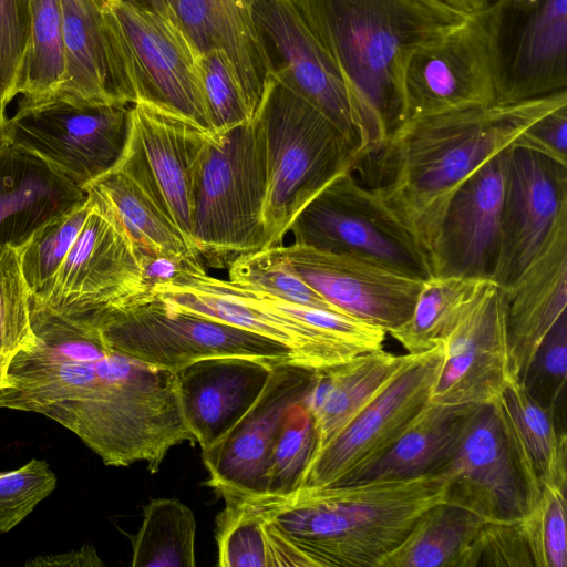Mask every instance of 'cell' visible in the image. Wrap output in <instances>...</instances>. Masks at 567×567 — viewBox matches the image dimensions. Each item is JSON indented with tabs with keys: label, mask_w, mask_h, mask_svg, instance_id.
I'll use <instances>...</instances> for the list:
<instances>
[{
	"label": "cell",
	"mask_w": 567,
	"mask_h": 567,
	"mask_svg": "<svg viewBox=\"0 0 567 567\" xmlns=\"http://www.w3.org/2000/svg\"><path fill=\"white\" fill-rule=\"evenodd\" d=\"M484 280L431 277L423 284L411 317L389 333L408 353L431 349L456 326Z\"/></svg>",
	"instance_id": "cell-34"
},
{
	"label": "cell",
	"mask_w": 567,
	"mask_h": 567,
	"mask_svg": "<svg viewBox=\"0 0 567 567\" xmlns=\"http://www.w3.org/2000/svg\"><path fill=\"white\" fill-rule=\"evenodd\" d=\"M132 104H78L60 97L20 103L8 118L9 145L84 189L113 171L127 144Z\"/></svg>",
	"instance_id": "cell-11"
},
{
	"label": "cell",
	"mask_w": 567,
	"mask_h": 567,
	"mask_svg": "<svg viewBox=\"0 0 567 567\" xmlns=\"http://www.w3.org/2000/svg\"><path fill=\"white\" fill-rule=\"evenodd\" d=\"M198 71L214 135L254 117L255 111L224 53L216 50L200 53Z\"/></svg>",
	"instance_id": "cell-43"
},
{
	"label": "cell",
	"mask_w": 567,
	"mask_h": 567,
	"mask_svg": "<svg viewBox=\"0 0 567 567\" xmlns=\"http://www.w3.org/2000/svg\"><path fill=\"white\" fill-rule=\"evenodd\" d=\"M488 16L497 104L567 90V0H499Z\"/></svg>",
	"instance_id": "cell-14"
},
{
	"label": "cell",
	"mask_w": 567,
	"mask_h": 567,
	"mask_svg": "<svg viewBox=\"0 0 567 567\" xmlns=\"http://www.w3.org/2000/svg\"><path fill=\"white\" fill-rule=\"evenodd\" d=\"M441 342L443 361L430 401L442 404L493 403L513 382L505 288L492 279L484 280L456 326Z\"/></svg>",
	"instance_id": "cell-19"
},
{
	"label": "cell",
	"mask_w": 567,
	"mask_h": 567,
	"mask_svg": "<svg viewBox=\"0 0 567 567\" xmlns=\"http://www.w3.org/2000/svg\"><path fill=\"white\" fill-rule=\"evenodd\" d=\"M405 121L496 103L488 9L420 48L403 74Z\"/></svg>",
	"instance_id": "cell-16"
},
{
	"label": "cell",
	"mask_w": 567,
	"mask_h": 567,
	"mask_svg": "<svg viewBox=\"0 0 567 567\" xmlns=\"http://www.w3.org/2000/svg\"><path fill=\"white\" fill-rule=\"evenodd\" d=\"M8 364L9 360L0 357V390L3 388L6 382Z\"/></svg>",
	"instance_id": "cell-54"
},
{
	"label": "cell",
	"mask_w": 567,
	"mask_h": 567,
	"mask_svg": "<svg viewBox=\"0 0 567 567\" xmlns=\"http://www.w3.org/2000/svg\"><path fill=\"white\" fill-rule=\"evenodd\" d=\"M31 291L19 250L0 247V357L10 359L34 341L30 310Z\"/></svg>",
	"instance_id": "cell-42"
},
{
	"label": "cell",
	"mask_w": 567,
	"mask_h": 567,
	"mask_svg": "<svg viewBox=\"0 0 567 567\" xmlns=\"http://www.w3.org/2000/svg\"><path fill=\"white\" fill-rule=\"evenodd\" d=\"M105 33L125 104H144L214 135L198 54L174 17L122 0H101Z\"/></svg>",
	"instance_id": "cell-6"
},
{
	"label": "cell",
	"mask_w": 567,
	"mask_h": 567,
	"mask_svg": "<svg viewBox=\"0 0 567 567\" xmlns=\"http://www.w3.org/2000/svg\"><path fill=\"white\" fill-rule=\"evenodd\" d=\"M446 6L456 9L465 13H472L475 11L472 0H440Z\"/></svg>",
	"instance_id": "cell-51"
},
{
	"label": "cell",
	"mask_w": 567,
	"mask_h": 567,
	"mask_svg": "<svg viewBox=\"0 0 567 567\" xmlns=\"http://www.w3.org/2000/svg\"><path fill=\"white\" fill-rule=\"evenodd\" d=\"M266 166L254 117L212 135L199 169L192 241L200 259L227 268L266 246Z\"/></svg>",
	"instance_id": "cell-7"
},
{
	"label": "cell",
	"mask_w": 567,
	"mask_h": 567,
	"mask_svg": "<svg viewBox=\"0 0 567 567\" xmlns=\"http://www.w3.org/2000/svg\"><path fill=\"white\" fill-rule=\"evenodd\" d=\"M277 363L282 362L219 355L175 371L183 414L202 451L220 441L247 413Z\"/></svg>",
	"instance_id": "cell-24"
},
{
	"label": "cell",
	"mask_w": 567,
	"mask_h": 567,
	"mask_svg": "<svg viewBox=\"0 0 567 567\" xmlns=\"http://www.w3.org/2000/svg\"><path fill=\"white\" fill-rule=\"evenodd\" d=\"M225 508L217 517L218 565L270 567L262 519L235 494L220 492Z\"/></svg>",
	"instance_id": "cell-40"
},
{
	"label": "cell",
	"mask_w": 567,
	"mask_h": 567,
	"mask_svg": "<svg viewBox=\"0 0 567 567\" xmlns=\"http://www.w3.org/2000/svg\"><path fill=\"white\" fill-rule=\"evenodd\" d=\"M310 29L377 116L385 138L405 122L411 54L470 13L440 0H296Z\"/></svg>",
	"instance_id": "cell-4"
},
{
	"label": "cell",
	"mask_w": 567,
	"mask_h": 567,
	"mask_svg": "<svg viewBox=\"0 0 567 567\" xmlns=\"http://www.w3.org/2000/svg\"><path fill=\"white\" fill-rule=\"evenodd\" d=\"M196 520L177 498H153L132 540L133 567H194Z\"/></svg>",
	"instance_id": "cell-36"
},
{
	"label": "cell",
	"mask_w": 567,
	"mask_h": 567,
	"mask_svg": "<svg viewBox=\"0 0 567 567\" xmlns=\"http://www.w3.org/2000/svg\"><path fill=\"white\" fill-rule=\"evenodd\" d=\"M567 104V90L514 104H493L414 117L364 156L355 172L427 256L446 207L465 179L537 120Z\"/></svg>",
	"instance_id": "cell-2"
},
{
	"label": "cell",
	"mask_w": 567,
	"mask_h": 567,
	"mask_svg": "<svg viewBox=\"0 0 567 567\" xmlns=\"http://www.w3.org/2000/svg\"><path fill=\"white\" fill-rule=\"evenodd\" d=\"M512 380L519 382L567 306V218L519 277L505 288Z\"/></svg>",
	"instance_id": "cell-25"
},
{
	"label": "cell",
	"mask_w": 567,
	"mask_h": 567,
	"mask_svg": "<svg viewBox=\"0 0 567 567\" xmlns=\"http://www.w3.org/2000/svg\"><path fill=\"white\" fill-rule=\"evenodd\" d=\"M474 4V9L476 10H485L493 7L499 0H472Z\"/></svg>",
	"instance_id": "cell-53"
},
{
	"label": "cell",
	"mask_w": 567,
	"mask_h": 567,
	"mask_svg": "<svg viewBox=\"0 0 567 567\" xmlns=\"http://www.w3.org/2000/svg\"><path fill=\"white\" fill-rule=\"evenodd\" d=\"M34 341L9 361L0 409L44 415L109 466L145 462L195 442L175 372L109 347L89 323L30 302Z\"/></svg>",
	"instance_id": "cell-1"
},
{
	"label": "cell",
	"mask_w": 567,
	"mask_h": 567,
	"mask_svg": "<svg viewBox=\"0 0 567 567\" xmlns=\"http://www.w3.org/2000/svg\"><path fill=\"white\" fill-rule=\"evenodd\" d=\"M85 197L39 157L8 144L0 153V247L19 248Z\"/></svg>",
	"instance_id": "cell-27"
},
{
	"label": "cell",
	"mask_w": 567,
	"mask_h": 567,
	"mask_svg": "<svg viewBox=\"0 0 567 567\" xmlns=\"http://www.w3.org/2000/svg\"><path fill=\"white\" fill-rule=\"evenodd\" d=\"M233 286L288 302L337 311L293 270L284 245L264 247L237 257L227 267Z\"/></svg>",
	"instance_id": "cell-37"
},
{
	"label": "cell",
	"mask_w": 567,
	"mask_h": 567,
	"mask_svg": "<svg viewBox=\"0 0 567 567\" xmlns=\"http://www.w3.org/2000/svg\"><path fill=\"white\" fill-rule=\"evenodd\" d=\"M567 380V313L563 315L539 346L518 382L540 406L549 411L565 431Z\"/></svg>",
	"instance_id": "cell-41"
},
{
	"label": "cell",
	"mask_w": 567,
	"mask_h": 567,
	"mask_svg": "<svg viewBox=\"0 0 567 567\" xmlns=\"http://www.w3.org/2000/svg\"><path fill=\"white\" fill-rule=\"evenodd\" d=\"M442 473L300 488L277 496L234 493L268 522L302 567H379L430 507L445 501Z\"/></svg>",
	"instance_id": "cell-3"
},
{
	"label": "cell",
	"mask_w": 567,
	"mask_h": 567,
	"mask_svg": "<svg viewBox=\"0 0 567 567\" xmlns=\"http://www.w3.org/2000/svg\"><path fill=\"white\" fill-rule=\"evenodd\" d=\"M255 1L172 0V11L198 55L213 50L226 55L256 113L269 73L254 22Z\"/></svg>",
	"instance_id": "cell-26"
},
{
	"label": "cell",
	"mask_w": 567,
	"mask_h": 567,
	"mask_svg": "<svg viewBox=\"0 0 567 567\" xmlns=\"http://www.w3.org/2000/svg\"><path fill=\"white\" fill-rule=\"evenodd\" d=\"M266 166V246L282 245L298 213L337 177L355 172L361 148L317 109L269 75L254 115Z\"/></svg>",
	"instance_id": "cell-5"
},
{
	"label": "cell",
	"mask_w": 567,
	"mask_h": 567,
	"mask_svg": "<svg viewBox=\"0 0 567 567\" xmlns=\"http://www.w3.org/2000/svg\"><path fill=\"white\" fill-rule=\"evenodd\" d=\"M55 485V474L42 460L32 458L19 468L0 472V533L21 523Z\"/></svg>",
	"instance_id": "cell-45"
},
{
	"label": "cell",
	"mask_w": 567,
	"mask_h": 567,
	"mask_svg": "<svg viewBox=\"0 0 567 567\" xmlns=\"http://www.w3.org/2000/svg\"><path fill=\"white\" fill-rule=\"evenodd\" d=\"M317 369L299 362L274 365L260 395L215 445L202 451L207 485L245 495L265 494L270 452L288 410L302 402Z\"/></svg>",
	"instance_id": "cell-20"
},
{
	"label": "cell",
	"mask_w": 567,
	"mask_h": 567,
	"mask_svg": "<svg viewBox=\"0 0 567 567\" xmlns=\"http://www.w3.org/2000/svg\"><path fill=\"white\" fill-rule=\"evenodd\" d=\"M517 141L567 164V104L537 120Z\"/></svg>",
	"instance_id": "cell-48"
},
{
	"label": "cell",
	"mask_w": 567,
	"mask_h": 567,
	"mask_svg": "<svg viewBox=\"0 0 567 567\" xmlns=\"http://www.w3.org/2000/svg\"><path fill=\"white\" fill-rule=\"evenodd\" d=\"M484 522L465 508L441 502L422 514L379 567H465Z\"/></svg>",
	"instance_id": "cell-33"
},
{
	"label": "cell",
	"mask_w": 567,
	"mask_h": 567,
	"mask_svg": "<svg viewBox=\"0 0 567 567\" xmlns=\"http://www.w3.org/2000/svg\"><path fill=\"white\" fill-rule=\"evenodd\" d=\"M520 525L534 567H566V492L544 486Z\"/></svg>",
	"instance_id": "cell-44"
},
{
	"label": "cell",
	"mask_w": 567,
	"mask_h": 567,
	"mask_svg": "<svg viewBox=\"0 0 567 567\" xmlns=\"http://www.w3.org/2000/svg\"><path fill=\"white\" fill-rule=\"evenodd\" d=\"M409 357L410 353L395 355L381 348L316 370L312 385L302 400L315 422L316 453L380 391Z\"/></svg>",
	"instance_id": "cell-31"
},
{
	"label": "cell",
	"mask_w": 567,
	"mask_h": 567,
	"mask_svg": "<svg viewBox=\"0 0 567 567\" xmlns=\"http://www.w3.org/2000/svg\"><path fill=\"white\" fill-rule=\"evenodd\" d=\"M443 343L410 353L380 391L312 457L301 488L332 485L381 456L430 401Z\"/></svg>",
	"instance_id": "cell-15"
},
{
	"label": "cell",
	"mask_w": 567,
	"mask_h": 567,
	"mask_svg": "<svg viewBox=\"0 0 567 567\" xmlns=\"http://www.w3.org/2000/svg\"><path fill=\"white\" fill-rule=\"evenodd\" d=\"M441 473L446 477L444 502L484 520L512 522L528 512V492L493 403L477 406Z\"/></svg>",
	"instance_id": "cell-23"
},
{
	"label": "cell",
	"mask_w": 567,
	"mask_h": 567,
	"mask_svg": "<svg viewBox=\"0 0 567 567\" xmlns=\"http://www.w3.org/2000/svg\"><path fill=\"white\" fill-rule=\"evenodd\" d=\"M296 245L363 258L419 280L433 277L430 258L382 198L346 173L296 216Z\"/></svg>",
	"instance_id": "cell-10"
},
{
	"label": "cell",
	"mask_w": 567,
	"mask_h": 567,
	"mask_svg": "<svg viewBox=\"0 0 567 567\" xmlns=\"http://www.w3.org/2000/svg\"><path fill=\"white\" fill-rule=\"evenodd\" d=\"M507 159L508 147L475 169L452 196L429 252L433 276L493 280Z\"/></svg>",
	"instance_id": "cell-22"
},
{
	"label": "cell",
	"mask_w": 567,
	"mask_h": 567,
	"mask_svg": "<svg viewBox=\"0 0 567 567\" xmlns=\"http://www.w3.org/2000/svg\"><path fill=\"white\" fill-rule=\"evenodd\" d=\"M504 436L528 492V509L544 486L566 492L567 437L553 414L518 382H511L493 402Z\"/></svg>",
	"instance_id": "cell-28"
},
{
	"label": "cell",
	"mask_w": 567,
	"mask_h": 567,
	"mask_svg": "<svg viewBox=\"0 0 567 567\" xmlns=\"http://www.w3.org/2000/svg\"><path fill=\"white\" fill-rule=\"evenodd\" d=\"M87 195V194H86ZM92 207L68 256L31 303L64 316L125 305L152 295L143 258L115 217L87 195Z\"/></svg>",
	"instance_id": "cell-12"
},
{
	"label": "cell",
	"mask_w": 567,
	"mask_h": 567,
	"mask_svg": "<svg viewBox=\"0 0 567 567\" xmlns=\"http://www.w3.org/2000/svg\"><path fill=\"white\" fill-rule=\"evenodd\" d=\"M65 81L55 97L78 104L122 102L101 0H60Z\"/></svg>",
	"instance_id": "cell-30"
},
{
	"label": "cell",
	"mask_w": 567,
	"mask_h": 567,
	"mask_svg": "<svg viewBox=\"0 0 567 567\" xmlns=\"http://www.w3.org/2000/svg\"><path fill=\"white\" fill-rule=\"evenodd\" d=\"M103 565L104 563L91 545H84L80 549L63 554L35 557L25 563V566L31 567H95Z\"/></svg>",
	"instance_id": "cell-49"
},
{
	"label": "cell",
	"mask_w": 567,
	"mask_h": 567,
	"mask_svg": "<svg viewBox=\"0 0 567 567\" xmlns=\"http://www.w3.org/2000/svg\"><path fill=\"white\" fill-rule=\"evenodd\" d=\"M65 74L60 0H31L30 31L18 83L19 102L33 104L55 97Z\"/></svg>",
	"instance_id": "cell-35"
},
{
	"label": "cell",
	"mask_w": 567,
	"mask_h": 567,
	"mask_svg": "<svg viewBox=\"0 0 567 567\" xmlns=\"http://www.w3.org/2000/svg\"><path fill=\"white\" fill-rule=\"evenodd\" d=\"M285 252L299 277L336 310L385 332L411 317L424 284L354 256L296 244Z\"/></svg>",
	"instance_id": "cell-21"
},
{
	"label": "cell",
	"mask_w": 567,
	"mask_h": 567,
	"mask_svg": "<svg viewBox=\"0 0 567 567\" xmlns=\"http://www.w3.org/2000/svg\"><path fill=\"white\" fill-rule=\"evenodd\" d=\"M7 122L6 107L0 102V153L9 144L7 136Z\"/></svg>",
	"instance_id": "cell-52"
},
{
	"label": "cell",
	"mask_w": 567,
	"mask_h": 567,
	"mask_svg": "<svg viewBox=\"0 0 567 567\" xmlns=\"http://www.w3.org/2000/svg\"><path fill=\"white\" fill-rule=\"evenodd\" d=\"M135 7L158 11L168 16H173L172 0H122Z\"/></svg>",
	"instance_id": "cell-50"
},
{
	"label": "cell",
	"mask_w": 567,
	"mask_h": 567,
	"mask_svg": "<svg viewBox=\"0 0 567 567\" xmlns=\"http://www.w3.org/2000/svg\"><path fill=\"white\" fill-rule=\"evenodd\" d=\"M30 22L31 0H0V102L6 109L18 95Z\"/></svg>",
	"instance_id": "cell-46"
},
{
	"label": "cell",
	"mask_w": 567,
	"mask_h": 567,
	"mask_svg": "<svg viewBox=\"0 0 567 567\" xmlns=\"http://www.w3.org/2000/svg\"><path fill=\"white\" fill-rule=\"evenodd\" d=\"M517 138L508 146L501 248L493 277L504 288L519 277L567 218V164Z\"/></svg>",
	"instance_id": "cell-18"
},
{
	"label": "cell",
	"mask_w": 567,
	"mask_h": 567,
	"mask_svg": "<svg viewBox=\"0 0 567 567\" xmlns=\"http://www.w3.org/2000/svg\"><path fill=\"white\" fill-rule=\"evenodd\" d=\"M481 566H534L520 519L483 523L465 561V567Z\"/></svg>",
	"instance_id": "cell-47"
},
{
	"label": "cell",
	"mask_w": 567,
	"mask_h": 567,
	"mask_svg": "<svg viewBox=\"0 0 567 567\" xmlns=\"http://www.w3.org/2000/svg\"><path fill=\"white\" fill-rule=\"evenodd\" d=\"M252 17L269 75L322 113L363 152L385 140L381 125L317 39L296 0H256Z\"/></svg>",
	"instance_id": "cell-9"
},
{
	"label": "cell",
	"mask_w": 567,
	"mask_h": 567,
	"mask_svg": "<svg viewBox=\"0 0 567 567\" xmlns=\"http://www.w3.org/2000/svg\"><path fill=\"white\" fill-rule=\"evenodd\" d=\"M92 207L86 197L40 227L18 248L23 275L31 295L51 281L75 243Z\"/></svg>",
	"instance_id": "cell-38"
},
{
	"label": "cell",
	"mask_w": 567,
	"mask_h": 567,
	"mask_svg": "<svg viewBox=\"0 0 567 567\" xmlns=\"http://www.w3.org/2000/svg\"><path fill=\"white\" fill-rule=\"evenodd\" d=\"M83 190L115 217L142 257H198L164 210L124 172L114 168Z\"/></svg>",
	"instance_id": "cell-32"
},
{
	"label": "cell",
	"mask_w": 567,
	"mask_h": 567,
	"mask_svg": "<svg viewBox=\"0 0 567 567\" xmlns=\"http://www.w3.org/2000/svg\"><path fill=\"white\" fill-rule=\"evenodd\" d=\"M152 295L172 308L281 342L302 364L312 369L340 364L378 350L368 342L287 317L256 302L227 279L209 275L199 258L189 259L171 281L156 285Z\"/></svg>",
	"instance_id": "cell-13"
},
{
	"label": "cell",
	"mask_w": 567,
	"mask_h": 567,
	"mask_svg": "<svg viewBox=\"0 0 567 567\" xmlns=\"http://www.w3.org/2000/svg\"><path fill=\"white\" fill-rule=\"evenodd\" d=\"M210 136L185 120L132 104L127 144L115 167L156 202L193 248L195 190Z\"/></svg>",
	"instance_id": "cell-17"
},
{
	"label": "cell",
	"mask_w": 567,
	"mask_h": 567,
	"mask_svg": "<svg viewBox=\"0 0 567 567\" xmlns=\"http://www.w3.org/2000/svg\"><path fill=\"white\" fill-rule=\"evenodd\" d=\"M477 406L429 401L381 456L332 485L408 480L441 473L453 456Z\"/></svg>",
	"instance_id": "cell-29"
},
{
	"label": "cell",
	"mask_w": 567,
	"mask_h": 567,
	"mask_svg": "<svg viewBox=\"0 0 567 567\" xmlns=\"http://www.w3.org/2000/svg\"><path fill=\"white\" fill-rule=\"evenodd\" d=\"M66 317L92 326L112 349L173 372L194 361L219 355L301 363L281 342L172 308L153 295L122 306Z\"/></svg>",
	"instance_id": "cell-8"
},
{
	"label": "cell",
	"mask_w": 567,
	"mask_h": 567,
	"mask_svg": "<svg viewBox=\"0 0 567 567\" xmlns=\"http://www.w3.org/2000/svg\"><path fill=\"white\" fill-rule=\"evenodd\" d=\"M316 451L317 433L312 415L299 402L288 410L272 445L265 494L286 496L300 489Z\"/></svg>",
	"instance_id": "cell-39"
}]
</instances>
